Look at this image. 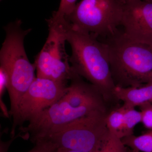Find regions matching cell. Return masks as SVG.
<instances>
[{"instance_id":"6da1fadb","label":"cell","mask_w":152,"mask_h":152,"mask_svg":"<svg viewBox=\"0 0 152 152\" xmlns=\"http://www.w3.org/2000/svg\"><path fill=\"white\" fill-rule=\"evenodd\" d=\"M66 39L72 48L69 62L73 70L94 85L106 103L116 100L115 86L110 64L108 47L96 37L63 20Z\"/></svg>"},{"instance_id":"7a4b0ae2","label":"cell","mask_w":152,"mask_h":152,"mask_svg":"<svg viewBox=\"0 0 152 152\" xmlns=\"http://www.w3.org/2000/svg\"><path fill=\"white\" fill-rule=\"evenodd\" d=\"M102 41L108 47L115 86L140 87L152 83V46L132 40L120 30Z\"/></svg>"},{"instance_id":"3957f363","label":"cell","mask_w":152,"mask_h":152,"mask_svg":"<svg viewBox=\"0 0 152 152\" xmlns=\"http://www.w3.org/2000/svg\"><path fill=\"white\" fill-rule=\"evenodd\" d=\"M21 25V21L17 20L4 27L6 37L0 50V69L7 78L12 117L16 111L20 100L36 78L35 66L29 61L24 45L25 38L31 29H23Z\"/></svg>"},{"instance_id":"277c9868","label":"cell","mask_w":152,"mask_h":152,"mask_svg":"<svg viewBox=\"0 0 152 152\" xmlns=\"http://www.w3.org/2000/svg\"><path fill=\"white\" fill-rule=\"evenodd\" d=\"M107 110H96L52 130L36 140L51 142L57 148L83 152H97L107 137Z\"/></svg>"},{"instance_id":"5b68a950","label":"cell","mask_w":152,"mask_h":152,"mask_svg":"<svg viewBox=\"0 0 152 152\" xmlns=\"http://www.w3.org/2000/svg\"><path fill=\"white\" fill-rule=\"evenodd\" d=\"M96 110H107L106 105L86 102L75 87L69 86L59 100L38 114L27 126L20 127V130L25 134L23 138H30L34 142L52 130Z\"/></svg>"},{"instance_id":"8992f818","label":"cell","mask_w":152,"mask_h":152,"mask_svg":"<svg viewBox=\"0 0 152 152\" xmlns=\"http://www.w3.org/2000/svg\"><path fill=\"white\" fill-rule=\"evenodd\" d=\"M126 3L125 0H81L65 19L103 40L119 30Z\"/></svg>"},{"instance_id":"52a82bcc","label":"cell","mask_w":152,"mask_h":152,"mask_svg":"<svg viewBox=\"0 0 152 152\" xmlns=\"http://www.w3.org/2000/svg\"><path fill=\"white\" fill-rule=\"evenodd\" d=\"M49 34L42 49L34 63L37 77L66 84L75 73L65 48V30L63 20L51 17L46 20Z\"/></svg>"},{"instance_id":"ba28073f","label":"cell","mask_w":152,"mask_h":152,"mask_svg":"<svg viewBox=\"0 0 152 152\" xmlns=\"http://www.w3.org/2000/svg\"><path fill=\"white\" fill-rule=\"evenodd\" d=\"M66 84L50 79L36 77L19 102L12 117L11 138L15 137L17 127L23 126L26 121L32 120L38 114L60 99L67 91Z\"/></svg>"},{"instance_id":"9c48e42d","label":"cell","mask_w":152,"mask_h":152,"mask_svg":"<svg viewBox=\"0 0 152 152\" xmlns=\"http://www.w3.org/2000/svg\"><path fill=\"white\" fill-rule=\"evenodd\" d=\"M126 2L121 23L124 34L132 40L152 46V2Z\"/></svg>"},{"instance_id":"30bf717a","label":"cell","mask_w":152,"mask_h":152,"mask_svg":"<svg viewBox=\"0 0 152 152\" xmlns=\"http://www.w3.org/2000/svg\"><path fill=\"white\" fill-rule=\"evenodd\" d=\"M113 94L116 100L123 101L124 104L134 107L144 104H152V83L140 87L115 86Z\"/></svg>"},{"instance_id":"8fae6325","label":"cell","mask_w":152,"mask_h":152,"mask_svg":"<svg viewBox=\"0 0 152 152\" xmlns=\"http://www.w3.org/2000/svg\"><path fill=\"white\" fill-rule=\"evenodd\" d=\"M124 145L134 152H152V131L139 136L132 135L121 139Z\"/></svg>"},{"instance_id":"7c38bea8","label":"cell","mask_w":152,"mask_h":152,"mask_svg":"<svg viewBox=\"0 0 152 152\" xmlns=\"http://www.w3.org/2000/svg\"><path fill=\"white\" fill-rule=\"evenodd\" d=\"M124 121L123 138L134 134V129L138 124L142 122L140 111H138L134 107L124 104Z\"/></svg>"},{"instance_id":"4fadbf2b","label":"cell","mask_w":152,"mask_h":152,"mask_svg":"<svg viewBox=\"0 0 152 152\" xmlns=\"http://www.w3.org/2000/svg\"><path fill=\"white\" fill-rule=\"evenodd\" d=\"M124 121L122 106L113 110L108 113L106 118V124L109 132L119 138L122 139Z\"/></svg>"},{"instance_id":"5bb4252c","label":"cell","mask_w":152,"mask_h":152,"mask_svg":"<svg viewBox=\"0 0 152 152\" xmlns=\"http://www.w3.org/2000/svg\"><path fill=\"white\" fill-rule=\"evenodd\" d=\"M97 152H134L124 145L121 139L119 138L109 132L105 140Z\"/></svg>"},{"instance_id":"9a60e30c","label":"cell","mask_w":152,"mask_h":152,"mask_svg":"<svg viewBox=\"0 0 152 152\" xmlns=\"http://www.w3.org/2000/svg\"><path fill=\"white\" fill-rule=\"evenodd\" d=\"M77 0H61L58 10L54 11L52 17L58 19H66L76 5Z\"/></svg>"},{"instance_id":"2e32d148","label":"cell","mask_w":152,"mask_h":152,"mask_svg":"<svg viewBox=\"0 0 152 152\" xmlns=\"http://www.w3.org/2000/svg\"><path fill=\"white\" fill-rule=\"evenodd\" d=\"M139 107L141 113L142 123L149 130H152V104H144Z\"/></svg>"},{"instance_id":"e0dca14e","label":"cell","mask_w":152,"mask_h":152,"mask_svg":"<svg viewBox=\"0 0 152 152\" xmlns=\"http://www.w3.org/2000/svg\"><path fill=\"white\" fill-rule=\"evenodd\" d=\"M34 143V148L27 152H54L57 148L51 142L45 140H39Z\"/></svg>"},{"instance_id":"ac0fdd59","label":"cell","mask_w":152,"mask_h":152,"mask_svg":"<svg viewBox=\"0 0 152 152\" xmlns=\"http://www.w3.org/2000/svg\"><path fill=\"white\" fill-rule=\"evenodd\" d=\"M54 152H83L75 150L67 149L62 148H57Z\"/></svg>"},{"instance_id":"d6986e66","label":"cell","mask_w":152,"mask_h":152,"mask_svg":"<svg viewBox=\"0 0 152 152\" xmlns=\"http://www.w3.org/2000/svg\"><path fill=\"white\" fill-rule=\"evenodd\" d=\"M132 1V0H125L126 1ZM141 1H146L152 2V0H141Z\"/></svg>"},{"instance_id":"ffe728a7","label":"cell","mask_w":152,"mask_h":152,"mask_svg":"<svg viewBox=\"0 0 152 152\" xmlns=\"http://www.w3.org/2000/svg\"><path fill=\"white\" fill-rule=\"evenodd\" d=\"M151 131H152V130H151Z\"/></svg>"}]
</instances>
